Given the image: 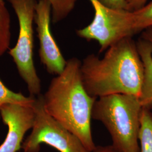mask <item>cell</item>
<instances>
[{
	"instance_id": "6da1fadb",
	"label": "cell",
	"mask_w": 152,
	"mask_h": 152,
	"mask_svg": "<svg viewBox=\"0 0 152 152\" xmlns=\"http://www.w3.org/2000/svg\"><path fill=\"white\" fill-rule=\"evenodd\" d=\"M81 73L91 96L129 94L139 97L144 69L136 42L127 37L110 46L102 58L87 55L81 62Z\"/></svg>"
},
{
	"instance_id": "7a4b0ae2",
	"label": "cell",
	"mask_w": 152,
	"mask_h": 152,
	"mask_svg": "<svg viewBox=\"0 0 152 152\" xmlns=\"http://www.w3.org/2000/svg\"><path fill=\"white\" fill-rule=\"evenodd\" d=\"M81 61L76 58L66 61L64 71L53 78L42 95L48 114L81 141L89 152L96 148L91 121L97 98L91 96L84 87L81 73Z\"/></svg>"
},
{
	"instance_id": "3957f363",
	"label": "cell",
	"mask_w": 152,
	"mask_h": 152,
	"mask_svg": "<svg viewBox=\"0 0 152 152\" xmlns=\"http://www.w3.org/2000/svg\"><path fill=\"white\" fill-rule=\"evenodd\" d=\"M142 108L136 96L110 95L96 99L92 118L105 126L117 152H140L138 135Z\"/></svg>"
},
{
	"instance_id": "277c9868",
	"label": "cell",
	"mask_w": 152,
	"mask_h": 152,
	"mask_svg": "<svg viewBox=\"0 0 152 152\" xmlns=\"http://www.w3.org/2000/svg\"><path fill=\"white\" fill-rule=\"evenodd\" d=\"M19 21V33L16 45L9 54L14 60L19 74L27 86L31 96L41 94V80L33 61L34 22L37 0H8Z\"/></svg>"
},
{
	"instance_id": "5b68a950",
	"label": "cell",
	"mask_w": 152,
	"mask_h": 152,
	"mask_svg": "<svg viewBox=\"0 0 152 152\" xmlns=\"http://www.w3.org/2000/svg\"><path fill=\"white\" fill-rule=\"evenodd\" d=\"M32 106L34 112L32 130L22 143L24 152H39L43 143L60 152H91L77 136L47 113L42 94L36 97Z\"/></svg>"
},
{
	"instance_id": "8992f818",
	"label": "cell",
	"mask_w": 152,
	"mask_h": 152,
	"mask_svg": "<svg viewBox=\"0 0 152 152\" xmlns=\"http://www.w3.org/2000/svg\"><path fill=\"white\" fill-rule=\"evenodd\" d=\"M89 1L94 10V17L89 25L77 31L79 37L96 41L102 53L120 39L134 36L131 11L110 9L99 0Z\"/></svg>"
},
{
	"instance_id": "52a82bcc",
	"label": "cell",
	"mask_w": 152,
	"mask_h": 152,
	"mask_svg": "<svg viewBox=\"0 0 152 152\" xmlns=\"http://www.w3.org/2000/svg\"><path fill=\"white\" fill-rule=\"evenodd\" d=\"M51 4L49 0H38L36 7L34 22L37 26L40 60L49 73L58 76L64 71L66 61L51 33Z\"/></svg>"
},
{
	"instance_id": "ba28073f",
	"label": "cell",
	"mask_w": 152,
	"mask_h": 152,
	"mask_svg": "<svg viewBox=\"0 0 152 152\" xmlns=\"http://www.w3.org/2000/svg\"><path fill=\"white\" fill-rule=\"evenodd\" d=\"M32 104H6L1 107V117L8 131L5 140L0 145V152H18L22 148L24 136L33 125Z\"/></svg>"
},
{
	"instance_id": "9c48e42d",
	"label": "cell",
	"mask_w": 152,
	"mask_h": 152,
	"mask_svg": "<svg viewBox=\"0 0 152 152\" xmlns=\"http://www.w3.org/2000/svg\"><path fill=\"white\" fill-rule=\"evenodd\" d=\"M137 48L144 65V79L139 97L142 107L152 108V44L140 38Z\"/></svg>"
},
{
	"instance_id": "30bf717a",
	"label": "cell",
	"mask_w": 152,
	"mask_h": 152,
	"mask_svg": "<svg viewBox=\"0 0 152 152\" xmlns=\"http://www.w3.org/2000/svg\"><path fill=\"white\" fill-rule=\"evenodd\" d=\"M138 139L140 141V152H152V112L151 109L142 108Z\"/></svg>"
},
{
	"instance_id": "8fae6325",
	"label": "cell",
	"mask_w": 152,
	"mask_h": 152,
	"mask_svg": "<svg viewBox=\"0 0 152 152\" xmlns=\"http://www.w3.org/2000/svg\"><path fill=\"white\" fill-rule=\"evenodd\" d=\"M5 2L0 0V56L9 49L11 40V18Z\"/></svg>"
},
{
	"instance_id": "7c38bea8",
	"label": "cell",
	"mask_w": 152,
	"mask_h": 152,
	"mask_svg": "<svg viewBox=\"0 0 152 152\" xmlns=\"http://www.w3.org/2000/svg\"><path fill=\"white\" fill-rule=\"evenodd\" d=\"M131 19L134 35L152 27V1L139 9L131 11Z\"/></svg>"
},
{
	"instance_id": "4fadbf2b",
	"label": "cell",
	"mask_w": 152,
	"mask_h": 152,
	"mask_svg": "<svg viewBox=\"0 0 152 152\" xmlns=\"http://www.w3.org/2000/svg\"><path fill=\"white\" fill-rule=\"evenodd\" d=\"M36 97L26 96L21 93H16L9 89L0 80V110L6 104L32 105ZM1 117V113H0Z\"/></svg>"
},
{
	"instance_id": "5bb4252c",
	"label": "cell",
	"mask_w": 152,
	"mask_h": 152,
	"mask_svg": "<svg viewBox=\"0 0 152 152\" xmlns=\"http://www.w3.org/2000/svg\"><path fill=\"white\" fill-rule=\"evenodd\" d=\"M77 0H49L52 7V22L58 23L66 18L73 10Z\"/></svg>"
},
{
	"instance_id": "9a60e30c",
	"label": "cell",
	"mask_w": 152,
	"mask_h": 152,
	"mask_svg": "<svg viewBox=\"0 0 152 152\" xmlns=\"http://www.w3.org/2000/svg\"><path fill=\"white\" fill-rule=\"evenodd\" d=\"M102 4L112 9L127 10V0H99Z\"/></svg>"
},
{
	"instance_id": "2e32d148",
	"label": "cell",
	"mask_w": 152,
	"mask_h": 152,
	"mask_svg": "<svg viewBox=\"0 0 152 152\" xmlns=\"http://www.w3.org/2000/svg\"><path fill=\"white\" fill-rule=\"evenodd\" d=\"M148 0H129L127 1V11L136 10L145 5Z\"/></svg>"
},
{
	"instance_id": "e0dca14e",
	"label": "cell",
	"mask_w": 152,
	"mask_h": 152,
	"mask_svg": "<svg viewBox=\"0 0 152 152\" xmlns=\"http://www.w3.org/2000/svg\"><path fill=\"white\" fill-rule=\"evenodd\" d=\"M91 152H118L111 145L107 146H98Z\"/></svg>"
},
{
	"instance_id": "ac0fdd59",
	"label": "cell",
	"mask_w": 152,
	"mask_h": 152,
	"mask_svg": "<svg viewBox=\"0 0 152 152\" xmlns=\"http://www.w3.org/2000/svg\"><path fill=\"white\" fill-rule=\"evenodd\" d=\"M141 38L152 44V27L148 28L142 31Z\"/></svg>"
},
{
	"instance_id": "d6986e66",
	"label": "cell",
	"mask_w": 152,
	"mask_h": 152,
	"mask_svg": "<svg viewBox=\"0 0 152 152\" xmlns=\"http://www.w3.org/2000/svg\"><path fill=\"white\" fill-rule=\"evenodd\" d=\"M129 1V0H127V1Z\"/></svg>"
}]
</instances>
